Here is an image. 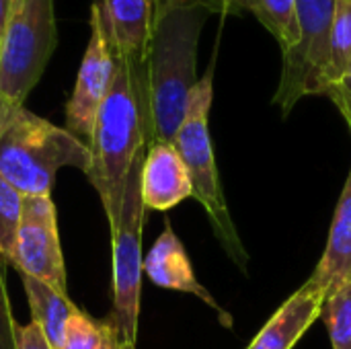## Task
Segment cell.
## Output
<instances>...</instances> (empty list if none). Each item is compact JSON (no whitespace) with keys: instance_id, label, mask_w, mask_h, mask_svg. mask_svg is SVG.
<instances>
[{"instance_id":"30bf717a","label":"cell","mask_w":351,"mask_h":349,"mask_svg":"<svg viewBox=\"0 0 351 349\" xmlns=\"http://www.w3.org/2000/svg\"><path fill=\"white\" fill-rule=\"evenodd\" d=\"M105 33L119 60L130 68L138 97L146 109V60L154 27L156 0H93ZM148 117V115H146Z\"/></svg>"},{"instance_id":"ffe728a7","label":"cell","mask_w":351,"mask_h":349,"mask_svg":"<svg viewBox=\"0 0 351 349\" xmlns=\"http://www.w3.org/2000/svg\"><path fill=\"white\" fill-rule=\"evenodd\" d=\"M23 214V195L0 175V255L10 265L14 255L16 230Z\"/></svg>"},{"instance_id":"3957f363","label":"cell","mask_w":351,"mask_h":349,"mask_svg":"<svg viewBox=\"0 0 351 349\" xmlns=\"http://www.w3.org/2000/svg\"><path fill=\"white\" fill-rule=\"evenodd\" d=\"M90 163L82 140L25 107L0 132V175L21 195H51L62 167L86 175Z\"/></svg>"},{"instance_id":"4fadbf2b","label":"cell","mask_w":351,"mask_h":349,"mask_svg":"<svg viewBox=\"0 0 351 349\" xmlns=\"http://www.w3.org/2000/svg\"><path fill=\"white\" fill-rule=\"evenodd\" d=\"M327 294L304 284L265 323L247 349H292L321 319Z\"/></svg>"},{"instance_id":"52a82bcc","label":"cell","mask_w":351,"mask_h":349,"mask_svg":"<svg viewBox=\"0 0 351 349\" xmlns=\"http://www.w3.org/2000/svg\"><path fill=\"white\" fill-rule=\"evenodd\" d=\"M298 43L282 51V76L271 99L288 117L304 97L323 95V74L327 66L329 31L335 0H294Z\"/></svg>"},{"instance_id":"9a60e30c","label":"cell","mask_w":351,"mask_h":349,"mask_svg":"<svg viewBox=\"0 0 351 349\" xmlns=\"http://www.w3.org/2000/svg\"><path fill=\"white\" fill-rule=\"evenodd\" d=\"M21 280L31 311V323H35L43 331L51 348L60 349L64 341L66 325L70 317L78 311V306L68 298V294H62L39 280L27 276H21Z\"/></svg>"},{"instance_id":"cb8c5ba5","label":"cell","mask_w":351,"mask_h":349,"mask_svg":"<svg viewBox=\"0 0 351 349\" xmlns=\"http://www.w3.org/2000/svg\"><path fill=\"white\" fill-rule=\"evenodd\" d=\"M12 4H14V0H0V39L4 35V29H6L8 16H10Z\"/></svg>"},{"instance_id":"ac0fdd59","label":"cell","mask_w":351,"mask_h":349,"mask_svg":"<svg viewBox=\"0 0 351 349\" xmlns=\"http://www.w3.org/2000/svg\"><path fill=\"white\" fill-rule=\"evenodd\" d=\"M121 346L123 339L111 317L93 319L78 309L66 325L60 349H121Z\"/></svg>"},{"instance_id":"8992f818","label":"cell","mask_w":351,"mask_h":349,"mask_svg":"<svg viewBox=\"0 0 351 349\" xmlns=\"http://www.w3.org/2000/svg\"><path fill=\"white\" fill-rule=\"evenodd\" d=\"M146 150L140 152L128 173L121 212L115 228L111 230L113 243V311L115 323L123 344L136 346L140 321V294H142V232L146 222V208L140 195V171Z\"/></svg>"},{"instance_id":"7402d4cb","label":"cell","mask_w":351,"mask_h":349,"mask_svg":"<svg viewBox=\"0 0 351 349\" xmlns=\"http://www.w3.org/2000/svg\"><path fill=\"white\" fill-rule=\"evenodd\" d=\"M327 97L337 107V111L341 113V117L346 119V123H348L351 132V66L350 70L331 86Z\"/></svg>"},{"instance_id":"5bb4252c","label":"cell","mask_w":351,"mask_h":349,"mask_svg":"<svg viewBox=\"0 0 351 349\" xmlns=\"http://www.w3.org/2000/svg\"><path fill=\"white\" fill-rule=\"evenodd\" d=\"M351 280V167L341 189L333 222L329 228V239L325 253L321 255L313 276L308 278V286L329 294L341 284Z\"/></svg>"},{"instance_id":"d6986e66","label":"cell","mask_w":351,"mask_h":349,"mask_svg":"<svg viewBox=\"0 0 351 349\" xmlns=\"http://www.w3.org/2000/svg\"><path fill=\"white\" fill-rule=\"evenodd\" d=\"M323 321L333 349H351V280L331 290L325 298Z\"/></svg>"},{"instance_id":"44dd1931","label":"cell","mask_w":351,"mask_h":349,"mask_svg":"<svg viewBox=\"0 0 351 349\" xmlns=\"http://www.w3.org/2000/svg\"><path fill=\"white\" fill-rule=\"evenodd\" d=\"M6 259L0 255V349H16V321L6 292Z\"/></svg>"},{"instance_id":"4316f807","label":"cell","mask_w":351,"mask_h":349,"mask_svg":"<svg viewBox=\"0 0 351 349\" xmlns=\"http://www.w3.org/2000/svg\"><path fill=\"white\" fill-rule=\"evenodd\" d=\"M121 349H136V346H130V344H123V346H121Z\"/></svg>"},{"instance_id":"d4e9b609","label":"cell","mask_w":351,"mask_h":349,"mask_svg":"<svg viewBox=\"0 0 351 349\" xmlns=\"http://www.w3.org/2000/svg\"><path fill=\"white\" fill-rule=\"evenodd\" d=\"M216 2H218V12L222 14L234 12V0H216Z\"/></svg>"},{"instance_id":"2e32d148","label":"cell","mask_w":351,"mask_h":349,"mask_svg":"<svg viewBox=\"0 0 351 349\" xmlns=\"http://www.w3.org/2000/svg\"><path fill=\"white\" fill-rule=\"evenodd\" d=\"M251 12L265 31L280 43L282 51L298 43L294 0H234V12Z\"/></svg>"},{"instance_id":"277c9868","label":"cell","mask_w":351,"mask_h":349,"mask_svg":"<svg viewBox=\"0 0 351 349\" xmlns=\"http://www.w3.org/2000/svg\"><path fill=\"white\" fill-rule=\"evenodd\" d=\"M212 99H214V64H210L208 72L193 86L187 101L185 117L175 134L173 144L187 167L193 187V200H197L206 210V216L212 224V230L220 247L224 249L228 259L243 274H247L249 253L232 222L224 197L222 181L218 175V167H216V156L210 136Z\"/></svg>"},{"instance_id":"484cf974","label":"cell","mask_w":351,"mask_h":349,"mask_svg":"<svg viewBox=\"0 0 351 349\" xmlns=\"http://www.w3.org/2000/svg\"><path fill=\"white\" fill-rule=\"evenodd\" d=\"M156 2H158V0H156ZM204 2L210 6V10H212V12H218V2H216V0H204Z\"/></svg>"},{"instance_id":"6da1fadb","label":"cell","mask_w":351,"mask_h":349,"mask_svg":"<svg viewBox=\"0 0 351 349\" xmlns=\"http://www.w3.org/2000/svg\"><path fill=\"white\" fill-rule=\"evenodd\" d=\"M212 14L204 0H158L146 60L148 144L173 142L197 84V45Z\"/></svg>"},{"instance_id":"9c48e42d","label":"cell","mask_w":351,"mask_h":349,"mask_svg":"<svg viewBox=\"0 0 351 349\" xmlns=\"http://www.w3.org/2000/svg\"><path fill=\"white\" fill-rule=\"evenodd\" d=\"M90 37L76 74L74 91L66 103V130L86 146L93 136L97 113L113 84L117 70L115 49L105 33L99 6L90 4Z\"/></svg>"},{"instance_id":"603a6c76","label":"cell","mask_w":351,"mask_h":349,"mask_svg":"<svg viewBox=\"0 0 351 349\" xmlns=\"http://www.w3.org/2000/svg\"><path fill=\"white\" fill-rule=\"evenodd\" d=\"M16 349H53L43 331L35 325H16Z\"/></svg>"},{"instance_id":"7a4b0ae2","label":"cell","mask_w":351,"mask_h":349,"mask_svg":"<svg viewBox=\"0 0 351 349\" xmlns=\"http://www.w3.org/2000/svg\"><path fill=\"white\" fill-rule=\"evenodd\" d=\"M117 56V53H115ZM148 146V117L134 86L130 68L117 58L113 84L97 113L90 148V171L86 179L95 187L109 228L113 230L121 212L125 179L134 158Z\"/></svg>"},{"instance_id":"8fae6325","label":"cell","mask_w":351,"mask_h":349,"mask_svg":"<svg viewBox=\"0 0 351 349\" xmlns=\"http://www.w3.org/2000/svg\"><path fill=\"white\" fill-rule=\"evenodd\" d=\"M142 274L156 288L175 290V292H183V294H191V296L199 298L204 304H208L218 315V321L226 329H232V317L228 315V311H224L216 302V298L210 294V290L197 280L191 259H189L181 239L175 234L169 220H165V230L160 232V237L154 241L148 255L144 257Z\"/></svg>"},{"instance_id":"e0dca14e","label":"cell","mask_w":351,"mask_h":349,"mask_svg":"<svg viewBox=\"0 0 351 349\" xmlns=\"http://www.w3.org/2000/svg\"><path fill=\"white\" fill-rule=\"evenodd\" d=\"M351 66V0H335L333 23L329 31L327 66L323 74V97Z\"/></svg>"},{"instance_id":"7c38bea8","label":"cell","mask_w":351,"mask_h":349,"mask_svg":"<svg viewBox=\"0 0 351 349\" xmlns=\"http://www.w3.org/2000/svg\"><path fill=\"white\" fill-rule=\"evenodd\" d=\"M140 195L146 210L167 212L193 197L191 179L173 142H152L140 171Z\"/></svg>"},{"instance_id":"5b68a950","label":"cell","mask_w":351,"mask_h":349,"mask_svg":"<svg viewBox=\"0 0 351 349\" xmlns=\"http://www.w3.org/2000/svg\"><path fill=\"white\" fill-rule=\"evenodd\" d=\"M56 43L53 0H14L0 39V132L25 107Z\"/></svg>"},{"instance_id":"ba28073f","label":"cell","mask_w":351,"mask_h":349,"mask_svg":"<svg viewBox=\"0 0 351 349\" xmlns=\"http://www.w3.org/2000/svg\"><path fill=\"white\" fill-rule=\"evenodd\" d=\"M10 265H14L21 276L39 280L62 294H68L58 212L51 195H23V214Z\"/></svg>"}]
</instances>
